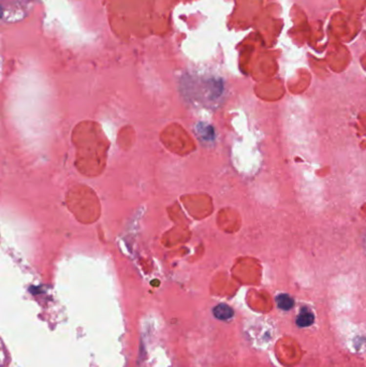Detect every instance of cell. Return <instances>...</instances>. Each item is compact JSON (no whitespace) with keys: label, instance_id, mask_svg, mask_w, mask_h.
Listing matches in <instances>:
<instances>
[{"label":"cell","instance_id":"cell-1","mask_svg":"<svg viewBox=\"0 0 366 367\" xmlns=\"http://www.w3.org/2000/svg\"><path fill=\"white\" fill-rule=\"evenodd\" d=\"M213 314L215 318L218 320H229L234 316V311L227 304H219L213 309Z\"/></svg>","mask_w":366,"mask_h":367},{"label":"cell","instance_id":"cell-2","mask_svg":"<svg viewBox=\"0 0 366 367\" xmlns=\"http://www.w3.org/2000/svg\"><path fill=\"white\" fill-rule=\"evenodd\" d=\"M315 321V316L308 308L303 307L302 310L299 314L297 318V325L300 327H308L313 325Z\"/></svg>","mask_w":366,"mask_h":367},{"label":"cell","instance_id":"cell-3","mask_svg":"<svg viewBox=\"0 0 366 367\" xmlns=\"http://www.w3.org/2000/svg\"><path fill=\"white\" fill-rule=\"evenodd\" d=\"M276 303H277V306L282 310H290L291 308H293V306H294L293 299L290 295L285 294V293L279 294L277 296Z\"/></svg>","mask_w":366,"mask_h":367},{"label":"cell","instance_id":"cell-4","mask_svg":"<svg viewBox=\"0 0 366 367\" xmlns=\"http://www.w3.org/2000/svg\"><path fill=\"white\" fill-rule=\"evenodd\" d=\"M197 134L202 140H206V141H213L214 140V129L208 125H202L199 123L197 126Z\"/></svg>","mask_w":366,"mask_h":367}]
</instances>
